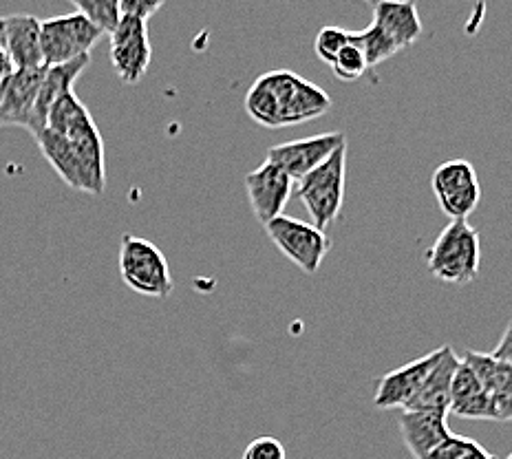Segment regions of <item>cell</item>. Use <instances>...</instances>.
<instances>
[{"label":"cell","mask_w":512,"mask_h":459,"mask_svg":"<svg viewBox=\"0 0 512 459\" xmlns=\"http://www.w3.org/2000/svg\"><path fill=\"white\" fill-rule=\"evenodd\" d=\"M332 109V98L290 69H274L256 78L245 95V113L265 128H283L318 120Z\"/></svg>","instance_id":"cell-1"},{"label":"cell","mask_w":512,"mask_h":459,"mask_svg":"<svg viewBox=\"0 0 512 459\" xmlns=\"http://www.w3.org/2000/svg\"><path fill=\"white\" fill-rule=\"evenodd\" d=\"M426 270L448 285H468L479 276L482 243L479 230L468 221H451L437 234L424 256Z\"/></svg>","instance_id":"cell-2"},{"label":"cell","mask_w":512,"mask_h":459,"mask_svg":"<svg viewBox=\"0 0 512 459\" xmlns=\"http://www.w3.org/2000/svg\"><path fill=\"white\" fill-rule=\"evenodd\" d=\"M345 184L347 144L340 146L323 166H318L301 181H296V195L301 197L309 217H312V226L325 232L338 219L345 201Z\"/></svg>","instance_id":"cell-3"},{"label":"cell","mask_w":512,"mask_h":459,"mask_svg":"<svg viewBox=\"0 0 512 459\" xmlns=\"http://www.w3.org/2000/svg\"><path fill=\"white\" fill-rule=\"evenodd\" d=\"M120 274L133 292L148 298H168L175 290L164 252L155 243L135 234L122 237Z\"/></svg>","instance_id":"cell-4"},{"label":"cell","mask_w":512,"mask_h":459,"mask_svg":"<svg viewBox=\"0 0 512 459\" xmlns=\"http://www.w3.org/2000/svg\"><path fill=\"white\" fill-rule=\"evenodd\" d=\"M102 31L95 29L82 14L73 12L40 23V49L45 67H58L82 56H91V49L102 40Z\"/></svg>","instance_id":"cell-5"},{"label":"cell","mask_w":512,"mask_h":459,"mask_svg":"<svg viewBox=\"0 0 512 459\" xmlns=\"http://www.w3.org/2000/svg\"><path fill=\"white\" fill-rule=\"evenodd\" d=\"M431 188L437 206L451 221H468L482 201L477 170L466 159H448L435 168Z\"/></svg>","instance_id":"cell-6"},{"label":"cell","mask_w":512,"mask_h":459,"mask_svg":"<svg viewBox=\"0 0 512 459\" xmlns=\"http://www.w3.org/2000/svg\"><path fill=\"white\" fill-rule=\"evenodd\" d=\"M265 230H268V237L276 248L305 274H316L327 252L332 250V239L323 230L301 219L281 215L279 219L270 221Z\"/></svg>","instance_id":"cell-7"},{"label":"cell","mask_w":512,"mask_h":459,"mask_svg":"<svg viewBox=\"0 0 512 459\" xmlns=\"http://www.w3.org/2000/svg\"><path fill=\"white\" fill-rule=\"evenodd\" d=\"M111 64L124 84H137L148 71L153 47L148 40V25L140 18L122 16L120 25L109 34Z\"/></svg>","instance_id":"cell-8"},{"label":"cell","mask_w":512,"mask_h":459,"mask_svg":"<svg viewBox=\"0 0 512 459\" xmlns=\"http://www.w3.org/2000/svg\"><path fill=\"white\" fill-rule=\"evenodd\" d=\"M345 144V133H320L314 137H305V140H292L272 146L265 159L283 168L294 181H301L312 170L323 166Z\"/></svg>","instance_id":"cell-9"},{"label":"cell","mask_w":512,"mask_h":459,"mask_svg":"<svg viewBox=\"0 0 512 459\" xmlns=\"http://www.w3.org/2000/svg\"><path fill=\"white\" fill-rule=\"evenodd\" d=\"M296 181L276 164L265 162L245 175V192L252 206L254 217L268 226L270 221L279 219L290 201Z\"/></svg>","instance_id":"cell-10"},{"label":"cell","mask_w":512,"mask_h":459,"mask_svg":"<svg viewBox=\"0 0 512 459\" xmlns=\"http://www.w3.org/2000/svg\"><path fill=\"white\" fill-rule=\"evenodd\" d=\"M440 356H442V347L407 362V365L384 373V376L378 380L376 396H373V407L380 411H391V409L407 411L409 404L418 398L426 376H429L431 369L435 367V362L440 360Z\"/></svg>","instance_id":"cell-11"},{"label":"cell","mask_w":512,"mask_h":459,"mask_svg":"<svg viewBox=\"0 0 512 459\" xmlns=\"http://www.w3.org/2000/svg\"><path fill=\"white\" fill-rule=\"evenodd\" d=\"M67 140L78 157L82 190L91 192V195H102L106 186V153L98 124L89 117L87 122L73 128Z\"/></svg>","instance_id":"cell-12"},{"label":"cell","mask_w":512,"mask_h":459,"mask_svg":"<svg viewBox=\"0 0 512 459\" xmlns=\"http://www.w3.org/2000/svg\"><path fill=\"white\" fill-rule=\"evenodd\" d=\"M464 365L473 369L477 380L486 389L493 409L497 413V422L512 420V367L493 358V354L468 349L460 356Z\"/></svg>","instance_id":"cell-13"},{"label":"cell","mask_w":512,"mask_h":459,"mask_svg":"<svg viewBox=\"0 0 512 459\" xmlns=\"http://www.w3.org/2000/svg\"><path fill=\"white\" fill-rule=\"evenodd\" d=\"M45 71L47 67L18 69L14 76L5 82L3 100H0V126L29 128Z\"/></svg>","instance_id":"cell-14"},{"label":"cell","mask_w":512,"mask_h":459,"mask_svg":"<svg viewBox=\"0 0 512 459\" xmlns=\"http://www.w3.org/2000/svg\"><path fill=\"white\" fill-rule=\"evenodd\" d=\"M91 56H82L78 60H71L67 64H58V67H47L45 78H42L40 84V93L34 106V115H31V122L27 131L31 135H38L47 128L49 120V111L51 106L56 104L62 95H67L73 91V84L82 76V71L89 67Z\"/></svg>","instance_id":"cell-15"},{"label":"cell","mask_w":512,"mask_h":459,"mask_svg":"<svg viewBox=\"0 0 512 459\" xmlns=\"http://www.w3.org/2000/svg\"><path fill=\"white\" fill-rule=\"evenodd\" d=\"M448 413L404 411L400 418V435L413 459H426L453 431L446 422Z\"/></svg>","instance_id":"cell-16"},{"label":"cell","mask_w":512,"mask_h":459,"mask_svg":"<svg viewBox=\"0 0 512 459\" xmlns=\"http://www.w3.org/2000/svg\"><path fill=\"white\" fill-rule=\"evenodd\" d=\"M5 38L3 47L12 58L16 71L18 69H38L42 64V49H40V23L36 16L16 14L5 16Z\"/></svg>","instance_id":"cell-17"},{"label":"cell","mask_w":512,"mask_h":459,"mask_svg":"<svg viewBox=\"0 0 512 459\" xmlns=\"http://www.w3.org/2000/svg\"><path fill=\"white\" fill-rule=\"evenodd\" d=\"M457 367H460V356L455 354L451 345H444L440 360L435 362V367L422 384L418 398L409 404L407 411L448 413V409H451V387Z\"/></svg>","instance_id":"cell-18"},{"label":"cell","mask_w":512,"mask_h":459,"mask_svg":"<svg viewBox=\"0 0 512 459\" xmlns=\"http://www.w3.org/2000/svg\"><path fill=\"white\" fill-rule=\"evenodd\" d=\"M448 413L457 415L464 420H490L497 422V413L493 409L486 389L482 382L477 380L473 369L464 365L460 360V367L455 371L453 387H451V409Z\"/></svg>","instance_id":"cell-19"},{"label":"cell","mask_w":512,"mask_h":459,"mask_svg":"<svg viewBox=\"0 0 512 459\" xmlns=\"http://www.w3.org/2000/svg\"><path fill=\"white\" fill-rule=\"evenodd\" d=\"M373 25H378L398 49L411 47L422 36V20L415 3H373Z\"/></svg>","instance_id":"cell-20"},{"label":"cell","mask_w":512,"mask_h":459,"mask_svg":"<svg viewBox=\"0 0 512 459\" xmlns=\"http://www.w3.org/2000/svg\"><path fill=\"white\" fill-rule=\"evenodd\" d=\"M34 140L38 142L40 153L45 155L49 166L56 170L64 184L73 190H82L78 157L73 153V146L67 137L51 131V128H45V131L38 133Z\"/></svg>","instance_id":"cell-21"},{"label":"cell","mask_w":512,"mask_h":459,"mask_svg":"<svg viewBox=\"0 0 512 459\" xmlns=\"http://www.w3.org/2000/svg\"><path fill=\"white\" fill-rule=\"evenodd\" d=\"M351 45H356L362 56H365L369 69L378 67V64L387 62L400 51L396 42H393L378 25H369L362 31H351Z\"/></svg>","instance_id":"cell-22"},{"label":"cell","mask_w":512,"mask_h":459,"mask_svg":"<svg viewBox=\"0 0 512 459\" xmlns=\"http://www.w3.org/2000/svg\"><path fill=\"white\" fill-rule=\"evenodd\" d=\"M89 117L91 113L87 106H84V102L78 98L76 91H71L67 95H62V98L51 106L47 128L67 137L73 128L82 122H87Z\"/></svg>","instance_id":"cell-23"},{"label":"cell","mask_w":512,"mask_h":459,"mask_svg":"<svg viewBox=\"0 0 512 459\" xmlns=\"http://www.w3.org/2000/svg\"><path fill=\"white\" fill-rule=\"evenodd\" d=\"M76 12L82 14L89 23L100 29L104 36H109L120 25L122 12L120 0H89V3H76Z\"/></svg>","instance_id":"cell-24"},{"label":"cell","mask_w":512,"mask_h":459,"mask_svg":"<svg viewBox=\"0 0 512 459\" xmlns=\"http://www.w3.org/2000/svg\"><path fill=\"white\" fill-rule=\"evenodd\" d=\"M426 459H497L477 440L451 433Z\"/></svg>","instance_id":"cell-25"},{"label":"cell","mask_w":512,"mask_h":459,"mask_svg":"<svg viewBox=\"0 0 512 459\" xmlns=\"http://www.w3.org/2000/svg\"><path fill=\"white\" fill-rule=\"evenodd\" d=\"M351 42V31L343 29V27H334V25H327L323 27L316 34L314 40V51L316 56L327 62V64H334L336 56L340 51H343Z\"/></svg>","instance_id":"cell-26"},{"label":"cell","mask_w":512,"mask_h":459,"mask_svg":"<svg viewBox=\"0 0 512 459\" xmlns=\"http://www.w3.org/2000/svg\"><path fill=\"white\" fill-rule=\"evenodd\" d=\"M367 69H369V64H367L365 56H362V51L356 45H351V42L338 53L334 64H332L334 76L343 82L360 80L367 73Z\"/></svg>","instance_id":"cell-27"},{"label":"cell","mask_w":512,"mask_h":459,"mask_svg":"<svg viewBox=\"0 0 512 459\" xmlns=\"http://www.w3.org/2000/svg\"><path fill=\"white\" fill-rule=\"evenodd\" d=\"M241 459H287V453L283 442L272 435H263L248 444Z\"/></svg>","instance_id":"cell-28"},{"label":"cell","mask_w":512,"mask_h":459,"mask_svg":"<svg viewBox=\"0 0 512 459\" xmlns=\"http://www.w3.org/2000/svg\"><path fill=\"white\" fill-rule=\"evenodd\" d=\"M162 7V0H159V3H148V0H120L122 16L140 18L144 23H148V18H153V14H157Z\"/></svg>","instance_id":"cell-29"},{"label":"cell","mask_w":512,"mask_h":459,"mask_svg":"<svg viewBox=\"0 0 512 459\" xmlns=\"http://www.w3.org/2000/svg\"><path fill=\"white\" fill-rule=\"evenodd\" d=\"M490 354H493V358L506 362V365L512 367V318H510V323L506 325L504 334H501L497 347L490 351Z\"/></svg>","instance_id":"cell-30"},{"label":"cell","mask_w":512,"mask_h":459,"mask_svg":"<svg viewBox=\"0 0 512 459\" xmlns=\"http://www.w3.org/2000/svg\"><path fill=\"white\" fill-rule=\"evenodd\" d=\"M16 73V67L5 47H0V84H5Z\"/></svg>","instance_id":"cell-31"},{"label":"cell","mask_w":512,"mask_h":459,"mask_svg":"<svg viewBox=\"0 0 512 459\" xmlns=\"http://www.w3.org/2000/svg\"><path fill=\"white\" fill-rule=\"evenodd\" d=\"M3 91H5V84H0V100H3Z\"/></svg>","instance_id":"cell-32"},{"label":"cell","mask_w":512,"mask_h":459,"mask_svg":"<svg viewBox=\"0 0 512 459\" xmlns=\"http://www.w3.org/2000/svg\"><path fill=\"white\" fill-rule=\"evenodd\" d=\"M506 459H512V453H510V455H508V457H506Z\"/></svg>","instance_id":"cell-33"},{"label":"cell","mask_w":512,"mask_h":459,"mask_svg":"<svg viewBox=\"0 0 512 459\" xmlns=\"http://www.w3.org/2000/svg\"><path fill=\"white\" fill-rule=\"evenodd\" d=\"M510 422H512V420H510Z\"/></svg>","instance_id":"cell-34"}]
</instances>
